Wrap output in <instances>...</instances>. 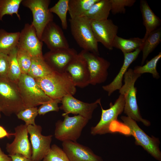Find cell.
Instances as JSON below:
<instances>
[{
  "instance_id": "6da1fadb",
  "label": "cell",
  "mask_w": 161,
  "mask_h": 161,
  "mask_svg": "<svg viewBox=\"0 0 161 161\" xmlns=\"http://www.w3.org/2000/svg\"><path fill=\"white\" fill-rule=\"evenodd\" d=\"M35 79L45 94L52 99L61 100L66 96H73L76 92V86L71 76L66 71H54L46 76Z\"/></svg>"
},
{
  "instance_id": "7a4b0ae2",
  "label": "cell",
  "mask_w": 161,
  "mask_h": 161,
  "mask_svg": "<svg viewBox=\"0 0 161 161\" xmlns=\"http://www.w3.org/2000/svg\"><path fill=\"white\" fill-rule=\"evenodd\" d=\"M141 75L134 73L133 70L131 69H128L124 76V83L119 90V92L124 98L123 111L127 116L136 122H142L145 126H149L151 125V123L142 118L137 102V90L134 84Z\"/></svg>"
},
{
  "instance_id": "3957f363",
  "label": "cell",
  "mask_w": 161,
  "mask_h": 161,
  "mask_svg": "<svg viewBox=\"0 0 161 161\" xmlns=\"http://www.w3.org/2000/svg\"><path fill=\"white\" fill-rule=\"evenodd\" d=\"M26 108L17 83L7 77L0 78V109L1 112L10 116L16 114Z\"/></svg>"
},
{
  "instance_id": "277c9868",
  "label": "cell",
  "mask_w": 161,
  "mask_h": 161,
  "mask_svg": "<svg viewBox=\"0 0 161 161\" xmlns=\"http://www.w3.org/2000/svg\"><path fill=\"white\" fill-rule=\"evenodd\" d=\"M71 34L83 50L100 55L98 42L94 35L91 20L85 17L69 19Z\"/></svg>"
},
{
  "instance_id": "5b68a950",
  "label": "cell",
  "mask_w": 161,
  "mask_h": 161,
  "mask_svg": "<svg viewBox=\"0 0 161 161\" xmlns=\"http://www.w3.org/2000/svg\"><path fill=\"white\" fill-rule=\"evenodd\" d=\"M17 84L25 108L36 107L51 99L40 88L35 79L21 74Z\"/></svg>"
},
{
  "instance_id": "8992f818",
  "label": "cell",
  "mask_w": 161,
  "mask_h": 161,
  "mask_svg": "<svg viewBox=\"0 0 161 161\" xmlns=\"http://www.w3.org/2000/svg\"><path fill=\"white\" fill-rule=\"evenodd\" d=\"M64 117L63 120H58L55 123V137L62 142H77L89 120L79 115L72 117L66 115Z\"/></svg>"
},
{
  "instance_id": "52a82bcc",
  "label": "cell",
  "mask_w": 161,
  "mask_h": 161,
  "mask_svg": "<svg viewBox=\"0 0 161 161\" xmlns=\"http://www.w3.org/2000/svg\"><path fill=\"white\" fill-rule=\"evenodd\" d=\"M120 118L123 123L129 129V134L134 137L136 144L142 147L156 160L161 161L159 139L148 135L140 128L136 121L130 117L122 116Z\"/></svg>"
},
{
  "instance_id": "ba28073f",
  "label": "cell",
  "mask_w": 161,
  "mask_h": 161,
  "mask_svg": "<svg viewBox=\"0 0 161 161\" xmlns=\"http://www.w3.org/2000/svg\"><path fill=\"white\" fill-rule=\"evenodd\" d=\"M50 2V0H22L21 3L23 6L31 11L33 16L31 24L40 40L46 26L53 21L54 16L49 8Z\"/></svg>"
},
{
  "instance_id": "9c48e42d",
  "label": "cell",
  "mask_w": 161,
  "mask_h": 161,
  "mask_svg": "<svg viewBox=\"0 0 161 161\" xmlns=\"http://www.w3.org/2000/svg\"><path fill=\"white\" fill-rule=\"evenodd\" d=\"M101 109V118L97 125L91 128L90 133L93 135H102L111 133L110 126L112 123L117 120L118 116L123 111L125 100L123 96L120 94L114 104H110V108L107 109Z\"/></svg>"
},
{
  "instance_id": "30bf717a",
  "label": "cell",
  "mask_w": 161,
  "mask_h": 161,
  "mask_svg": "<svg viewBox=\"0 0 161 161\" xmlns=\"http://www.w3.org/2000/svg\"><path fill=\"white\" fill-rule=\"evenodd\" d=\"M79 53L86 62L90 74V84L95 85L105 82L108 76L109 62L88 51L82 50Z\"/></svg>"
},
{
  "instance_id": "8fae6325",
  "label": "cell",
  "mask_w": 161,
  "mask_h": 161,
  "mask_svg": "<svg viewBox=\"0 0 161 161\" xmlns=\"http://www.w3.org/2000/svg\"><path fill=\"white\" fill-rule=\"evenodd\" d=\"M32 149L31 159L33 161H41L51 148L52 135L41 134L42 128L39 125L27 126Z\"/></svg>"
},
{
  "instance_id": "7c38bea8",
  "label": "cell",
  "mask_w": 161,
  "mask_h": 161,
  "mask_svg": "<svg viewBox=\"0 0 161 161\" xmlns=\"http://www.w3.org/2000/svg\"><path fill=\"white\" fill-rule=\"evenodd\" d=\"M100 102V98L94 102L89 103L80 101L74 97L73 95H68L61 99L62 105L60 109L64 112L62 114L63 117L72 114L81 115L89 120L92 118L94 111Z\"/></svg>"
},
{
  "instance_id": "4fadbf2b",
  "label": "cell",
  "mask_w": 161,
  "mask_h": 161,
  "mask_svg": "<svg viewBox=\"0 0 161 161\" xmlns=\"http://www.w3.org/2000/svg\"><path fill=\"white\" fill-rule=\"evenodd\" d=\"M43 42L37 36L33 25L26 24L20 32L17 47L28 52L32 57L42 56Z\"/></svg>"
},
{
  "instance_id": "5bb4252c",
  "label": "cell",
  "mask_w": 161,
  "mask_h": 161,
  "mask_svg": "<svg viewBox=\"0 0 161 161\" xmlns=\"http://www.w3.org/2000/svg\"><path fill=\"white\" fill-rule=\"evenodd\" d=\"M92 29L98 43H101L107 49H113V43L118 30V26L111 19L101 21H91Z\"/></svg>"
},
{
  "instance_id": "9a60e30c",
  "label": "cell",
  "mask_w": 161,
  "mask_h": 161,
  "mask_svg": "<svg viewBox=\"0 0 161 161\" xmlns=\"http://www.w3.org/2000/svg\"><path fill=\"white\" fill-rule=\"evenodd\" d=\"M14 130V140L6 145V149L8 155L18 154L31 158L32 149L28 139L27 126L21 124L16 126Z\"/></svg>"
},
{
  "instance_id": "2e32d148",
  "label": "cell",
  "mask_w": 161,
  "mask_h": 161,
  "mask_svg": "<svg viewBox=\"0 0 161 161\" xmlns=\"http://www.w3.org/2000/svg\"><path fill=\"white\" fill-rule=\"evenodd\" d=\"M78 53L73 48L49 50L43 55L44 60L54 71L59 72H66L70 63Z\"/></svg>"
},
{
  "instance_id": "e0dca14e",
  "label": "cell",
  "mask_w": 161,
  "mask_h": 161,
  "mask_svg": "<svg viewBox=\"0 0 161 161\" xmlns=\"http://www.w3.org/2000/svg\"><path fill=\"white\" fill-rule=\"evenodd\" d=\"M40 40L45 44L50 50L69 48L62 29L53 21L49 22L46 26Z\"/></svg>"
},
{
  "instance_id": "ac0fdd59",
  "label": "cell",
  "mask_w": 161,
  "mask_h": 161,
  "mask_svg": "<svg viewBox=\"0 0 161 161\" xmlns=\"http://www.w3.org/2000/svg\"><path fill=\"white\" fill-rule=\"evenodd\" d=\"M62 146L69 161H103L90 148L77 142L64 141Z\"/></svg>"
},
{
  "instance_id": "d6986e66",
  "label": "cell",
  "mask_w": 161,
  "mask_h": 161,
  "mask_svg": "<svg viewBox=\"0 0 161 161\" xmlns=\"http://www.w3.org/2000/svg\"><path fill=\"white\" fill-rule=\"evenodd\" d=\"M66 71L69 73L76 86L83 88L90 84V74L87 63L80 53L70 63Z\"/></svg>"
},
{
  "instance_id": "ffe728a7",
  "label": "cell",
  "mask_w": 161,
  "mask_h": 161,
  "mask_svg": "<svg viewBox=\"0 0 161 161\" xmlns=\"http://www.w3.org/2000/svg\"><path fill=\"white\" fill-rule=\"evenodd\" d=\"M142 49L140 47L132 52L123 54V63L118 73L111 83L102 86L103 89L108 92V96H110L114 92L121 88L125 74L130 65L137 59Z\"/></svg>"
},
{
  "instance_id": "44dd1931",
  "label": "cell",
  "mask_w": 161,
  "mask_h": 161,
  "mask_svg": "<svg viewBox=\"0 0 161 161\" xmlns=\"http://www.w3.org/2000/svg\"><path fill=\"white\" fill-rule=\"evenodd\" d=\"M140 8L142 14L143 23L146 30L145 34L143 38L144 42L151 32L160 26L161 20L152 10L146 1H140Z\"/></svg>"
},
{
  "instance_id": "7402d4cb",
  "label": "cell",
  "mask_w": 161,
  "mask_h": 161,
  "mask_svg": "<svg viewBox=\"0 0 161 161\" xmlns=\"http://www.w3.org/2000/svg\"><path fill=\"white\" fill-rule=\"evenodd\" d=\"M111 10L110 0H99L81 17L91 21H101L108 19Z\"/></svg>"
},
{
  "instance_id": "603a6c76",
  "label": "cell",
  "mask_w": 161,
  "mask_h": 161,
  "mask_svg": "<svg viewBox=\"0 0 161 161\" xmlns=\"http://www.w3.org/2000/svg\"><path fill=\"white\" fill-rule=\"evenodd\" d=\"M20 32H9L0 29V53L8 55L17 47Z\"/></svg>"
},
{
  "instance_id": "cb8c5ba5",
  "label": "cell",
  "mask_w": 161,
  "mask_h": 161,
  "mask_svg": "<svg viewBox=\"0 0 161 161\" xmlns=\"http://www.w3.org/2000/svg\"><path fill=\"white\" fill-rule=\"evenodd\" d=\"M54 71L47 63L42 56L33 57L27 74L34 78L46 76Z\"/></svg>"
},
{
  "instance_id": "d4e9b609",
  "label": "cell",
  "mask_w": 161,
  "mask_h": 161,
  "mask_svg": "<svg viewBox=\"0 0 161 161\" xmlns=\"http://www.w3.org/2000/svg\"><path fill=\"white\" fill-rule=\"evenodd\" d=\"M143 43V38L138 37L125 39L117 35L114 40L113 47L120 49L123 54L127 53L142 47Z\"/></svg>"
},
{
  "instance_id": "484cf974",
  "label": "cell",
  "mask_w": 161,
  "mask_h": 161,
  "mask_svg": "<svg viewBox=\"0 0 161 161\" xmlns=\"http://www.w3.org/2000/svg\"><path fill=\"white\" fill-rule=\"evenodd\" d=\"M99 0H69L68 12L70 18L82 16Z\"/></svg>"
},
{
  "instance_id": "4316f807",
  "label": "cell",
  "mask_w": 161,
  "mask_h": 161,
  "mask_svg": "<svg viewBox=\"0 0 161 161\" xmlns=\"http://www.w3.org/2000/svg\"><path fill=\"white\" fill-rule=\"evenodd\" d=\"M161 41V28L159 27L151 32L144 41L142 51L143 52L141 66L144 63L149 55Z\"/></svg>"
},
{
  "instance_id": "83f0119b",
  "label": "cell",
  "mask_w": 161,
  "mask_h": 161,
  "mask_svg": "<svg viewBox=\"0 0 161 161\" xmlns=\"http://www.w3.org/2000/svg\"><path fill=\"white\" fill-rule=\"evenodd\" d=\"M18 50L17 47L7 55L8 62L7 77L16 83L22 74L17 59Z\"/></svg>"
},
{
  "instance_id": "f1b7e54d",
  "label": "cell",
  "mask_w": 161,
  "mask_h": 161,
  "mask_svg": "<svg viewBox=\"0 0 161 161\" xmlns=\"http://www.w3.org/2000/svg\"><path fill=\"white\" fill-rule=\"evenodd\" d=\"M22 0H0V20L2 21L3 16L6 15L12 16L15 14L19 20H21L18 10Z\"/></svg>"
},
{
  "instance_id": "f546056e",
  "label": "cell",
  "mask_w": 161,
  "mask_h": 161,
  "mask_svg": "<svg viewBox=\"0 0 161 161\" xmlns=\"http://www.w3.org/2000/svg\"><path fill=\"white\" fill-rule=\"evenodd\" d=\"M161 58V52H160L147 61L144 65L135 66L133 69L134 72L141 75L144 73H150L152 75L154 78L157 79L159 78L160 76L157 70V66Z\"/></svg>"
},
{
  "instance_id": "4dcf8cb0",
  "label": "cell",
  "mask_w": 161,
  "mask_h": 161,
  "mask_svg": "<svg viewBox=\"0 0 161 161\" xmlns=\"http://www.w3.org/2000/svg\"><path fill=\"white\" fill-rule=\"evenodd\" d=\"M69 0H59L52 7L50 11L57 15L60 18L62 28L66 30L68 27L67 14L68 11Z\"/></svg>"
},
{
  "instance_id": "1f68e13d",
  "label": "cell",
  "mask_w": 161,
  "mask_h": 161,
  "mask_svg": "<svg viewBox=\"0 0 161 161\" xmlns=\"http://www.w3.org/2000/svg\"><path fill=\"white\" fill-rule=\"evenodd\" d=\"M18 49L17 59L21 73L27 74L31 65L32 57L25 50Z\"/></svg>"
},
{
  "instance_id": "d6a6232c",
  "label": "cell",
  "mask_w": 161,
  "mask_h": 161,
  "mask_svg": "<svg viewBox=\"0 0 161 161\" xmlns=\"http://www.w3.org/2000/svg\"><path fill=\"white\" fill-rule=\"evenodd\" d=\"M42 161H69L62 149L56 144L51 145L50 149Z\"/></svg>"
},
{
  "instance_id": "836d02e7",
  "label": "cell",
  "mask_w": 161,
  "mask_h": 161,
  "mask_svg": "<svg viewBox=\"0 0 161 161\" xmlns=\"http://www.w3.org/2000/svg\"><path fill=\"white\" fill-rule=\"evenodd\" d=\"M38 114V108L36 107L26 108L16 115L18 119L24 121L27 126L36 125L35 120Z\"/></svg>"
},
{
  "instance_id": "e575fe53",
  "label": "cell",
  "mask_w": 161,
  "mask_h": 161,
  "mask_svg": "<svg viewBox=\"0 0 161 161\" xmlns=\"http://www.w3.org/2000/svg\"><path fill=\"white\" fill-rule=\"evenodd\" d=\"M111 4V11L113 15L124 13L126 7H131L136 2L135 0H110Z\"/></svg>"
},
{
  "instance_id": "d590c367",
  "label": "cell",
  "mask_w": 161,
  "mask_h": 161,
  "mask_svg": "<svg viewBox=\"0 0 161 161\" xmlns=\"http://www.w3.org/2000/svg\"><path fill=\"white\" fill-rule=\"evenodd\" d=\"M61 102V100L51 99L42 104L38 109V114L44 115L47 113L52 111L58 112L60 107L58 104Z\"/></svg>"
},
{
  "instance_id": "8d00e7d4",
  "label": "cell",
  "mask_w": 161,
  "mask_h": 161,
  "mask_svg": "<svg viewBox=\"0 0 161 161\" xmlns=\"http://www.w3.org/2000/svg\"><path fill=\"white\" fill-rule=\"evenodd\" d=\"M8 69V55L0 53V78L7 77Z\"/></svg>"
},
{
  "instance_id": "74e56055",
  "label": "cell",
  "mask_w": 161,
  "mask_h": 161,
  "mask_svg": "<svg viewBox=\"0 0 161 161\" xmlns=\"http://www.w3.org/2000/svg\"><path fill=\"white\" fill-rule=\"evenodd\" d=\"M9 156L11 158L12 161H33L31 158H28L20 154Z\"/></svg>"
},
{
  "instance_id": "f35d334b",
  "label": "cell",
  "mask_w": 161,
  "mask_h": 161,
  "mask_svg": "<svg viewBox=\"0 0 161 161\" xmlns=\"http://www.w3.org/2000/svg\"><path fill=\"white\" fill-rule=\"evenodd\" d=\"M14 135V133H10L2 126H0V139L6 137L10 138Z\"/></svg>"
},
{
  "instance_id": "ab89813d",
  "label": "cell",
  "mask_w": 161,
  "mask_h": 161,
  "mask_svg": "<svg viewBox=\"0 0 161 161\" xmlns=\"http://www.w3.org/2000/svg\"><path fill=\"white\" fill-rule=\"evenodd\" d=\"M0 161H12L11 158L5 154L0 148Z\"/></svg>"
},
{
  "instance_id": "60d3db41",
  "label": "cell",
  "mask_w": 161,
  "mask_h": 161,
  "mask_svg": "<svg viewBox=\"0 0 161 161\" xmlns=\"http://www.w3.org/2000/svg\"><path fill=\"white\" fill-rule=\"evenodd\" d=\"M1 112L0 109V118L1 117Z\"/></svg>"
}]
</instances>
